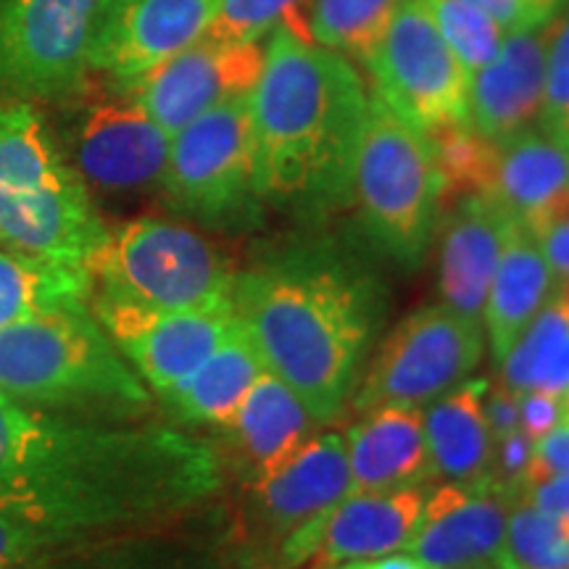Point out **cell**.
Here are the masks:
<instances>
[{
    "instance_id": "1",
    "label": "cell",
    "mask_w": 569,
    "mask_h": 569,
    "mask_svg": "<svg viewBox=\"0 0 569 569\" xmlns=\"http://www.w3.org/2000/svg\"><path fill=\"white\" fill-rule=\"evenodd\" d=\"M222 482L206 440L161 425H101L0 393V515L59 546L190 511Z\"/></svg>"
},
{
    "instance_id": "2",
    "label": "cell",
    "mask_w": 569,
    "mask_h": 569,
    "mask_svg": "<svg viewBox=\"0 0 569 569\" xmlns=\"http://www.w3.org/2000/svg\"><path fill=\"white\" fill-rule=\"evenodd\" d=\"M248 106L264 201L325 211L351 198L369 92L346 56L274 27Z\"/></svg>"
},
{
    "instance_id": "3",
    "label": "cell",
    "mask_w": 569,
    "mask_h": 569,
    "mask_svg": "<svg viewBox=\"0 0 569 569\" xmlns=\"http://www.w3.org/2000/svg\"><path fill=\"white\" fill-rule=\"evenodd\" d=\"M232 311L267 372L301 398L317 425L336 422L372 338V311L332 267H269L238 274Z\"/></svg>"
},
{
    "instance_id": "4",
    "label": "cell",
    "mask_w": 569,
    "mask_h": 569,
    "mask_svg": "<svg viewBox=\"0 0 569 569\" xmlns=\"http://www.w3.org/2000/svg\"><path fill=\"white\" fill-rule=\"evenodd\" d=\"M109 227L59 140L27 101L0 106V240L9 251L88 274ZM90 277V274H88Z\"/></svg>"
},
{
    "instance_id": "5",
    "label": "cell",
    "mask_w": 569,
    "mask_h": 569,
    "mask_svg": "<svg viewBox=\"0 0 569 569\" xmlns=\"http://www.w3.org/2000/svg\"><path fill=\"white\" fill-rule=\"evenodd\" d=\"M0 393L42 409L138 411L148 390L88 303L0 330Z\"/></svg>"
},
{
    "instance_id": "6",
    "label": "cell",
    "mask_w": 569,
    "mask_h": 569,
    "mask_svg": "<svg viewBox=\"0 0 569 569\" xmlns=\"http://www.w3.org/2000/svg\"><path fill=\"white\" fill-rule=\"evenodd\" d=\"M351 198L369 238L401 267H417L436 232L443 180L427 134L369 92Z\"/></svg>"
},
{
    "instance_id": "7",
    "label": "cell",
    "mask_w": 569,
    "mask_h": 569,
    "mask_svg": "<svg viewBox=\"0 0 569 569\" xmlns=\"http://www.w3.org/2000/svg\"><path fill=\"white\" fill-rule=\"evenodd\" d=\"M90 296L159 311L232 309L238 272L203 234L163 219H132L92 253Z\"/></svg>"
},
{
    "instance_id": "8",
    "label": "cell",
    "mask_w": 569,
    "mask_h": 569,
    "mask_svg": "<svg viewBox=\"0 0 569 569\" xmlns=\"http://www.w3.org/2000/svg\"><path fill=\"white\" fill-rule=\"evenodd\" d=\"M161 193L174 211L211 227H238L261 209L251 106L234 98L172 138Z\"/></svg>"
},
{
    "instance_id": "9",
    "label": "cell",
    "mask_w": 569,
    "mask_h": 569,
    "mask_svg": "<svg viewBox=\"0 0 569 569\" xmlns=\"http://www.w3.org/2000/svg\"><path fill=\"white\" fill-rule=\"evenodd\" d=\"M106 0H0V98L63 103L92 80Z\"/></svg>"
},
{
    "instance_id": "10",
    "label": "cell",
    "mask_w": 569,
    "mask_h": 569,
    "mask_svg": "<svg viewBox=\"0 0 569 569\" xmlns=\"http://www.w3.org/2000/svg\"><path fill=\"white\" fill-rule=\"evenodd\" d=\"M486 330L443 303L411 311L369 361L356 386L359 415L380 407L425 409L480 367Z\"/></svg>"
},
{
    "instance_id": "11",
    "label": "cell",
    "mask_w": 569,
    "mask_h": 569,
    "mask_svg": "<svg viewBox=\"0 0 569 569\" xmlns=\"http://www.w3.org/2000/svg\"><path fill=\"white\" fill-rule=\"evenodd\" d=\"M365 67L377 96L422 132L467 122L469 71L438 32L425 0H403Z\"/></svg>"
},
{
    "instance_id": "12",
    "label": "cell",
    "mask_w": 569,
    "mask_h": 569,
    "mask_svg": "<svg viewBox=\"0 0 569 569\" xmlns=\"http://www.w3.org/2000/svg\"><path fill=\"white\" fill-rule=\"evenodd\" d=\"M109 88L106 96H92L88 84L80 96L63 101L71 106L67 124L71 167L84 184L103 193L161 190L172 138L124 90L111 82Z\"/></svg>"
},
{
    "instance_id": "13",
    "label": "cell",
    "mask_w": 569,
    "mask_h": 569,
    "mask_svg": "<svg viewBox=\"0 0 569 569\" xmlns=\"http://www.w3.org/2000/svg\"><path fill=\"white\" fill-rule=\"evenodd\" d=\"M261 69L264 48L259 42H213L201 38L117 88L124 90L169 138H174L206 111L251 96Z\"/></svg>"
},
{
    "instance_id": "14",
    "label": "cell",
    "mask_w": 569,
    "mask_h": 569,
    "mask_svg": "<svg viewBox=\"0 0 569 569\" xmlns=\"http://www.w3.org/2000/svg\"><path fill=\"white\" fill-rule=\"evenodd\" d=\"M425 498V486L346 493L336 507L282 540L280 565L332 569L407 551L422 519Z\"/></svg>"
},
{
    "instance_id": "15",
    "label": "cell",
    "mask_w": 569,
    "mask_h": 569,
    "mask_svg": "<svg viewBox=\"0 0 569 569\" xmlns=\"http://www.w3.org/2000/svg\"><path fill=\"white\" fill-rule=\"evenodd\" d=\"M92 315L159 396L193 375L238 327L232 309L159 311L106 298H92Z\"/></svg>"
},
{
    "instance_id": "16",
    "label": "cell",
    "mask_w": 569,
    "mask_h": 569,
    "mask_svg": "<svg viewBox=\"0 0 569 569\" xmlns=\"http://www.w3.org/2000/svg\"><path fill=\"white\" fill-rule=\"evenodd\" d=\"M217 9L219 0H106L92 71L132 82L201 40Z\"/></svg>"
},
{
    "instance_id": "17",
    "label": "cell",
    "mask_w": 569,
    "mask_h": 569,
    "mask_svg": "<svg viewBox=\"0 0 569 569\" xmlns=\"http://www.w3.org/2000/svg\"><path fill=\"white\" fill-rule=\"evenodd\" d=\"M511 503L515 496L490 478L427 488L407 551L432 569H498Z\"/></svg>"
},
{
    "instance_id": "18",
    "label": "cell",
    "mask_w": 569,
    "mask_h": 569,
    "mask_svg": "<svg viewBox=\"0 0 569 569\" xmlns=\"http://www.w3.org/2000/svg\"><path fill=\"white\" fill-rule=\"evenodd\" d=\"M551 19L509 32L493 59L469 74L467 124L490 142L501 146L540 119Z\"/></svg>"
},
{
    "instance_id": "19",
    "label": "cell",
    "mask_w": 569,
    "mask_h": 569,
    "mask_svg": "<svg viewBox=\"0 0 569 569\" xmlns=\"http://www.w3.org/2000/svg\"><path fill=\"white\" fill-rule=\"evenodd\" d=\"M351 490L346 438L338 432L306 438L290 457L253 478L259 519L282 543Z\"/></svg>"
},
{
    "instance_id": "20",
    "label": "cell",
    "mask_w": 569,
    "mask_h": 569,
    "mask_svg": "<svg viewBox=\"0 0 569 569\" xmlns=\"http://www.w3.org/2000/svg\"><path fill=\"white\" fill-rule=\"evenodd\" d=\"M519 222L488 196L459 198L440 234V303L482 325L488 288L511 230Z\"/></svg>"
},
{
    "instance_id": "21",
    "label": "cell",
    "mask_w": 569,
    "mask_h": 569,
    "mask_svg": "<svg viewBox=\"0 0 569 569\" xmlns=\"http://www.w3.org/2000/svg\"><path fill=\"white\" fill-rule=\"evenodd\" d=\"M351 490H401L432 482L422 409L365 411L346 436Z\"/></svg>"
},
{
    "instance_id": "22",
    "label": "cell",
    "mask_w": 569,
    "mask_h": 569,
    "mask_svg": "<svg viewBox=\"0 0 569 569\" xmlns=\"http://www.w3.org/2000/svg\"><path fill=\"white\" fill-rule=\"evenodd\" d=\"M488 380H467L422 409L432 480L478 482L490 478L496 440L486 409Z\"/></svg>"
},
{
    "instance_id": "23",
    "label": "cell",
    "mask_w": 569,
    "mask_h": 569,
    "mask_svg": "<svg viewBox=\"0 0 569 569\" xmlns=\"http://www.w3.org/2000/svg\"><path fill=\"white\" fill-rule=\"evenodd\" d=\"M559 282L532 234L517 224L503 246L501 261L488 288L482 330L498 361L528 330L546 303L557 296Z\"/></svg>"
},
{
    "instance_id": "24",
    "label": "cell",
    "mask_w": 569,
    "mask_h": 569,
    "mask_svg": "<svg viewBox=\"0 0 569 569\" xmlns=\"http://www.w3.org/2000/svg\"><path fill=\"white\" fill-rule=\"evenodd\" d=\"M569 193V148L543 130H528L498 146L488 198L519 224H530Z\"/></svg>"
},
{
    "instance_id": "25",
    "label": "cell",
    "mask_w": 569,
    "mask_h": 569,
    "mask_svg": "<svg viewBox=\"0 0 569 569\" xmlns=\"http://www.w3.org/2000/svg\"><path fill=\"white\" fill-rule=\"evenodd\" d=\"M264 372V361L238 322L230 338L193 375L161 398L184 422L217 425L227 430Z\"/></svg>"
},
{
    "instance_id": "26",
    "label": "cell",
    "mask_w": 569,
    "mask_h": 569,
    "mask_svg": "<svg viewBox=\"0 0 569 569\" xmlns=\"http://www.w3.org/2000/svg\"><path fill=\"white\" fill-rule=\"evenodd\" d=\"M315 425V417L303 407L301 398L280 377L264 372L227 430L232 432L238 453L253 480L290 457L306 438L315 436L311 432Z\"/></svg>"
},
{
    "instance_id": "27",
    "label": "cell",
    "mask_w": 569,
    "mask_h": 569,
    "mask_svg": "<svg viewBox=\"0 0 569 569\" xmlns=\"http://www.w3.org/2000/svg\"><path fill=\"white\" fill-rule=\"evenodd\" d=\"M90 277L0 248V330L21 319L88 303Z\"/></svg>"
},
{
    "instance_id": "28",
    "label": "cell",
    "mask_w": 569,
    "mask_h": 569,
    "mask_svg": "<svg viewBox=\"0 0 569 569\" xmlns=\"http://www.w3.org/2000/svg\"><path fill=\"white\" fill-rule=\"evenodd\" d=\"M403 0H309L306 34L311 42L365 63Z\"/></svg>"
},
{
    "instance_id": "29",
    "label": "cell",
    "mask_w": 569,
    "mask_h": 569,
    "mask_svg": "<svg viewBox=\"0 0 569 569\" xmlns=\"http://www.w3.org/2000/svg\"><path fill=\"white\" fill-rule=\"evenodd\" d=\"M498 569H569V517L515 498L503 532Z\"/></svg>"
},
{
    "instance_id": "30",
    "label": "cell",
    "mask_w": 569,
    "mask_h": 569,
    "mask_svg": "<svg viewBox=\"0 0 569 569\" xmlns=\"http://www.w3.org/2000/svg\"><path fill=\"white\" fill-rule=\"evenodd\" d=\"M436 156L440 180H443V201L465 196H486L493 177L498 142H490L475 132L467 122L448 124L425 132Z\"/></svg>"
},
{
    "instance_id": "31",
    "label": "cell",
    "mask_w": 569,
    "mask_h": 569,
    "mask_svg": "<svg viewBox=\"0 0 569 569\" xmlns=\"http://www.w3.org/2000/svg\"><path fill=\"white\" fill-rule=\"evenodd\" d=\"M569 338V303L559 293L540 309V315L517 338L501 359V382L515 393L536 390L561 343Z\"/></svg>"
},
{
    "instance_id": "32",
    "label": "cell",
    "mask_w": 569,
    "mask_h": 569,
    "mask_svg": "<svg viewBox=\"0 0 569 569\" xmlns=\"http://www.w3.org/2000/svg\"><path fill=\"white\" fill-rule=\"evenodd\" d=\"M425 6L430 9L448 48L457 53L469 74L486 67L507 38L503 27L469 0H425Z\"/></svg>"
},
{
    "instance_id": "33",
    "label": "cell",
    "mask_w": 569,
    "mask_h": 569,
    "mask_svg": "<svg viewBox=\"0 0 569 569\" xmlns=\"http://www.w3.org/2000/svg\"><path fill=\"white\" fill-rule=\"evenodd\" d=\"M306 9L309 0H219L203 38L213 42H261L267 32L280 24L309 38Z\"/></svg>"
},
{
    "instance_id": "34",
    "label": "cell",
    "mask_w": 569,
    "mask_h": 569,
    "mask_svg": "<svg viewBox=\"0 0 569 569\" xmlns=\"http://www.w3.org/2000/svg\"><path fill=\"white\" fill-rule=\"evenodd\" d=\"M30 569H203L190 561L167 559L146 549L140 540L122 538H90L61 546L34 561Z\"/></svg>"
},
{
    "instance_id": "35",
    "label": "cell",
    "mask_w": 569,
    "mask_h": 569,
    "mask_svg": "<svg viewBox=\"0 0 569 569\" xmlns=\"http://www.w3.org/2000/svg\"><path fill=\"white\" fill-rule=\"evenodd\" d=\"M538 124L569 148V9L557 11L551 19L543 109Z\"/></svg>"
},
{
    "instance_id": "36",
    "label": "cell",
    "mask_w": 569,
    "mask_h": 569,
    "mask_svg": "<svg viewBox=\"0 0 569 569\" xmlns=\"http://www.w3.org/2000/svg\"><path fill=\"white\" fill-rule=\"evenodd\" d=\"M525 230L532 234L543 259L549 261L557 282H569V193L538 213L530 224H525Z\"/></svg>"
},
{
    "instance_id": "37",
    "label": "cell",
    "mask_w": 569,
    "mask_h": 569,
    "mask_svg": "<svg viewBox=\"0 0 569 569\" xmlns=\"http://www.w3.org/2000/svg\"><path fill=\"white\" fill-rule=\"evenodd\" d=\"M61 549L46 532L0 515V569H30L46 553Z\"/></svg>"
},
{
    "instance_id": "38",
    "label": "cell",
    "mask_w": 569,
    "mask_h": 569,
    "mask_svg": "<svg viewBox=\"0 0 569 569\" xmlns=\"http://www.w3.org/2000/svg\"><path fill=\"white\" fill-rule=\"evenodd\" d=\"M532 451H536V440H532L522 427L511 430L509 436L496 440L493 451V467H490V480L507 493L519 498L528 478V469L532 461Z\"/></svg>"
},
{
    "instance_id": "39",
    "label": "cell",
    "mask_w": 569,
    "mask_h": 569,
    "mask_svg": "<svg viewBox=\"0 0 569 569\" xmlns=\"http://www.w3.org/2000/svg\"><path fill=\"white\" fill-rule=\"evenodd\" d=\"M569 472V422H561L553 427L549 436L536 440V451H532V461L528 469V478H525L522 493L530 486L557 478V475ZM519 493V496H522Z\"/></svg>"
},
{
    "instance_id": "40",
    "label": "cell",
    "mask_w": 569,
    "mask_h": 569,
    "mask_svg": "<svg viewBox=\"0 0 569 569\" xmlns=\"http://www.w3.org/2000/svg\"><path fill=\"white\" fill-rule=\"evenodd\" d=\"M469 3L488 11L509 34L551 19L559 11L561 0H469Z\"/></svg>"
},
{
    "instance_id": "41",
    "label": "cell",
    "mask_w": 569,
    "mask_h": 569,
    "mask_svg": "<svg viewBox=\"0 0 569 569\" xmlns=\"http://www.w3.org/2000/svg\"><path fill=\"white\" fill-rule=\"evenodd\" d=\"M565 422V407L561 396L549 393V390H528L519 401V427L532 440L549 436L553 427Z\"/></svg>"
},
{
    "instance_id": "42",
    "label": "cell",
    "mask_w": 569,
    "mask_h": 569,
    "mask_svg": "<svg viewBox=\"0 0 569 569\" xmlns=\"http://www.w3.org/2000/svg\"><path fill=\"white\" fill-rule=\"evenodd\" d=\"M519 401L522 396L509 390L503 382L498 386H488L486 401H482V409H486V419L490 432H493V440L509 436L511 430L519 427Z\"/></svg>"
},
{
    "instance_id": "43",
    "label": "cell",
    "mask_w": 569,
    "mask_h": 569,
    "mask_svg": "<svg viewBox=\"0 0 569 569\" xmlns=\"http://www.w3.org/2000/svg\"><path fill=\"white\" fill-rule=\"evenodd\" d=\"M536 390H549V393L565 396L569 390V338L561 343L557 356L551 359L549 369L540 377Z\"/></svg>"
},
{
    "instance_id": "44",
    "label": "cell",
    "mask_w": 569,
    "mask_h": 569,
    "mask_svg": "<svg viewBox=\"0 0 569 569\" xmlns=\"http://www.w3.org/2000/svg\"><path fill=\"white\" fill-rule=\"evenodd\" d=\"M332 569H432V567L425 565L422 559L411 557L409 551H398V553H388V557H380V559L348 561V565H338Z\"/></svg>"
},
{
    "instance_id": "45",
    "label": "cell",
    "mask_w": 569,
    "mask_h": 569,
    "mask_svg": "<svg viewBox=\"0 0 569 569\" xmlns=\"http://www.w3.org/2000/svg\"><path fill=\"white\" fill-rule=\"evenodd\" d=\"M561 407H565V422H569V390L561 396Z\"/></svg>"
},
{
    "instance_id": "46",
    "label": "cell",
    "mask_w": 569,
    "mask_h": 569,
    "mask_svg": "<svg viewBox=\"0 0 569 569\" xmlns=\"http://www.w3.org/2000/svg\"><path fill=\"white\" fill-rule=\"evenodd\" d=\"M0 248H6V246H3V240H0Z\"/></svg>"
}]
</instances>
